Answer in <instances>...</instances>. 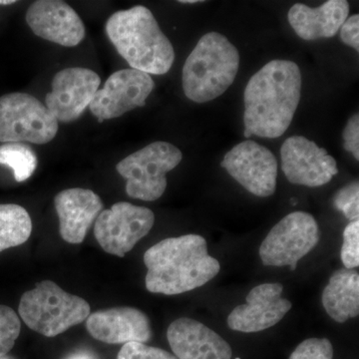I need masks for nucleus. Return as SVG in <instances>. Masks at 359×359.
<instances>
[{"mask_svg": "<svg viewBox=\"0 0 359 359\" xmlns=\"http://www.w3.org/2000/svg\"><path fill=\"white\" fill-rule=\"evenodd\" d=\"M32 231V218L25 208L0 204V252L25 244Z\"/></svg>", "mask_w": 359, "mask_h": 359, "instance_id": "nucleus-21", "label": "nucleus"}, {"mask_svg": "<svg viewBox=\"0 0 359 359\" xmlns=\"http://www.w3.org/2000/svg\"><path fill=\"white\" fill-rule=\"evenodd\" d=\"M14 0H0V6H11V4H15Z\"/></svg>", "mask_w": 359, "mask_h": 359, "instance_id": "nucleus-31", "label": "nucleus"}, {"mask_svg": "<svg viewBox=\"0 0 359 359\" xmlns=\"http://www.w3.org/2000/svg\"><path fill=\"white\" fill-rule=\"evenodd\" d=\"M100 84V77L88 68H65L52 80L51 92L45 97L46 108L57 121H76L89 108Z\"/></svg>", "mask_w": 359, "mask_h": 359, "instance_id": "nucleus-12", "label": "nucleus"}, {"mask_svg": "<svg viewBox=\"0 0 359 359\" xmlns=\"http://www.w3.org/2000/svg\"><path fill=\"white\" fill-rule=\"evenodd\" d=\"M348 13L346 0H328L318 8L294 4L290 7L287 18L297 36L311 41L334 37L348 18Z\"/></svg>", "mask_w": 359, "mask_h": 359, "instance_id": "nucleus-19", "label": "nucleus"}, {"mask_svg": "<svg viewBox=\"0 0 359 359\" xmlns=\"http://www.w3.org/2000/svg\"><path fill=\"white\" fill-rule=\"evenodd\" d=\"M59 219V233L65 242L81 244L90 226L103 210L97 194L88 189L72 188L62 191L54 199Z\"/></svg>", "mask_w": 359, "mask_h": 359, "instance_id": "nucleus-18", "label": "nucleus"}, {"mask_svg": "<svg viewBox=\"0 0 359 359\" xmlns=\"http://www.w3.org/2000/svg\"><path fill=\"white\" fill-rule=\"evenodd\" d=\"M221 167L252 195L266 198L276 192L278 162L268 148L257 142L238 144L224 155Z\"/></svg>", "mask_w": 359, "mask_h": 359, "instance_id": "nucleus-11", "label": "nucleus"}, {"mask_svg": "<svg viewBox=\"0 0 359 359\" xmlns=\"http://www.w3.org/2000/svg\"><path fill=\"white\" fill-rule=\"evenodd\" d=\"M26 22L40 39L65 47L81 43L85 26L76 11L60 0H39L28 7Z\"/></svg>", "mask_w": 359, "mask_h": 359, "instance_id": "nucleus-15", "label": "nucleus"}, {"mask_svg": "<svg viewBox=\"0 0 359 359\" xmlns=\"http://www.w3.org/2000/svg\"><path fill=\"white\" fill-rule=\"evenodd\" d=\"M86 327L92 337L109 344H145L152 337L148 316L140 309L129 306L91 313Z\"/></svg>", "mask_w": 359, "mask_h": 359, "instance_id": "nucleus-16", "label": "nucleus"}, {"mask_svg": "<svg viewBox=\"0 0 359 359\" xmlns=\"http://www.w3.org/2000/svg\"><path fill=\"white\" fill-rule=\"evenodd\" d=\"M280 283H263L254 287L247 304L233 309L228 316V325L236 332H259L273 327L292 309V302L283 299Z\"/></svg>", "mask_w": 359, "mask_h": 359, "instance_id": "nucleus-14", "label": "nucleus"}, {"mask_svg": "<svg viewBox=\"0 0 359 359\" xmlns=\"http://www.w3.org/2000/svg\"><path fill=\"white\" fill-rule=\"evenodd\" d=\"M301 91V70L292 61L273 60L257 71L245 89V138L283 136L294 119Z\"/></svg>", "mask_w": 359, "mask_h": 359, "instance_id": "nucleus-1", "label": "nucleus"}, {"mask_svg": "<svg viewBox=\"0 0 359 359\" xmlns=\"http://www.w3.org/2000/svg\"><path fill=\"white\" fill-rule=\"evenodd\" d=\"M346 269H354L359 266V221L351 222L344 231V244L340 252Z\"/></svg>", "mask_w": 359, "mask_h": 359, "instance_id": "nucleus-25", "label": "nucleus"}, {"mask_svg": "<svg viewBox=\"0 0 359 359\" xmlns=\"http://www.w3.org/2000/svg\"><path fill=\"white\" fill-rule=\"evenodd\" d=\"M340 39L347 46L353 47L359 51V15L353 14L347 18L344 25L340 27Z\"/></svg>", "mask_w": 359, "mask_h": 359, "instance_id": "nucleus-29", "label": "nucleus"}, {"mask_svg": "<svg viewBox=\"0 0 359 359\" xmlns=\"http://www.w3.org/2000/svg\"><path fill=\"white\" fill-rule=\"evenodd\" d=\"M0 165L13 169L14 178L20 183L34 173L37 157L33 149L25 143H4L0 146Z\"/></svg>", "mask_w": 359, "mask_h": 359, "instance_id": "nucleus-22", "label": "nucleus"}, {"mask_svg": "<svg viewBox=\"0 0 359 359\" xmlns=\"http://www.w3.org/2000/svg\"><path fill=\"white\" fill-rule=\"evenodd\" d=\"M332 205L349 221H358L359 217V183L351 182L334 194Z\"/></svg>", "mask_w": 359, "mask_h": 359, "instance_id": "nucleus-24", "label": "nucleus"}, {"mask_svg": "<svg viewBox=\"0 0 359 359\" xmlns=\"http://www.w3.org/2000/svg\"><path fill=\"white\" fill-rule=\"evenodd\" d=\"M320 230L316 219L306 212H294L280 219L271 229L259 247L264 266H290L297 264L318 245Z\"/></svg>", "mask_w": 359, "mask_h": 359, "instance_id": "nucleus-8", "label": "nucleus"}, {"mask_svg": "<svg viewBox=\"0 0 359 359\" xmlns=\"http://www.w3.org/2000/svg\"><path fill=\"white\" fill-rule=\"evenodd\" d=\"M20 330V316L9 306H0V359L13 349Z\"/></svg>", "mask_w": 359, "mask_h": 359, "instance_id": "nucleus-23", "label": "nucleus"}, {"mask_svg": "<svg viewBox=\"0 0 359 359\" xmlns=\"http://www.w3.org/2000/svg\"><path fill=\"white\" fill-rule=\"evenodd\" d=\"M180 4H198V2H203L199 1V0H181V1H179Z\"/></svg>", "mask_w": 359, "mask_h": 359, "instance_id": "nucleus-32", "label": "nucleus"}, {"mask_svg": "<svg viewBox=\"0 0 359 359\" xmlns=\"http://www.w3.org/2000/svg\"><path fill=\"white\" fill-rule=\"evenodd\" d=\"M168 341L178 359H231L230 344L200 321L181 318L168 328Z\"/></svg>", "mask_w": 359, "mask_h": 359, "instance_id": "nucleus-17", "label": "nucleus"}, {"mask_svg": "<svg viewBox=\"0 0 359 359\" xmlns=\"http://www.w3.org/2000/svg\"><path fill=\"white\" fill-rule=\"evenodd\" d=\"M116 50L132 69L166 74L175 60L173 45L147 7L137 6L113 13L105 25Z\"/></svg>", "mask_w": 359, "mask_h": 359, "instance_id": "nucleus-3", "label": "nucleus"}, {"mask_svg": "<svg viewBox=\"0 0 359 359\" xmlns=\"http://www.w3.org/2000/svg\"><path fill=\"white\" fill-rule=\"evenodd\" d=\"M240 67L238 49L226 36L210 32L202 36L187 58L182 73L184 93L195 103H205L230 88Z\"/></svg>", "mask_w": 359, "mask_h": 359, "instance_id": "nucleus-4", "label": "nucleus"}, {"mask_svg": "<svg viewBox=\"0 0 359 359\" xmlns=\"http://www.w3.org/2000/svg\"><path fill=\"white\" fill-rule=\"evenodd\" d=\"M18 313L30 330L47 337L63 334L90 316L88 302L51 280L39 283L21 297Z\"/></svg>", "mask_w": 359, "mask_h": 359, "instance_id": "nucleus-5", "label": "nucleus"}, {"mask_svg": "<svg viewBox=\"0 0 359 359\" xmlns=\"http://www.w3.org/2000/svg\"><path fill=\"white\" fill-rule=\"evenodd\" d=\"M66 359H98L96 358V355H94L93 353H89V351H77V353H73L72 355H70L69 358Z\"/></svg>", "mask_w": 359, "mask_h": 359, "instance_id": "nucleus-30", "label": "nucleus"}, {"mask_svg": "<svg viewBox=\"0 0 359 359\" xmlns=\"http://www.w3.org/2000/svg\"><path fill=\"white\" fill-rule=\"evenodd\" d=\"M146 287L153 294L174 295L203 287L219 273L221 264L208 252L199 235L168 238L144 255Z\"/></svg>", "mask_w": 359, "mask_h": 359, "instance_id": "nucleus-2", "label": "nucleus"}, {"mask_svg": "<svg viewBox=\"0 0 359 359\" xmlns=\"http://www.w3.org/2000/svg\"><path fill=\"white\" fill-rule=\"evenodd\" d=\"M182 159L183 154L176 146L157 141L123 159L116 170L127 180L129 197L153 202L162 197L167 188V173Z\"/></svg>", "mask_w": 359, "mask_h": 359, "instance_id": "nucleus-6", "label": "nucleus"}, {"mask_svg": "<svg viewBox=\"0 0 359 359\" xmlns=\"http://www.w3.org/2000/svg\"><path fill=\"white\" fill-rule=\"evenodd\" d=\"M117 359H178L164 349L146 346L142 342L124 344L118 353Z\"/></svg>", "mask_w": 359, "mask_h": 359, "instance_id": "nucleus-27", "label": "nucleus"}, {"mask_svg": "<svg viewBox=\"0 0 359 359\" xmlns=\"http://www.w3.org/2000/svg\"><path fill=\"white\" fill-rule=\"evenodd\" d=\"M154 224V212L148 208L116 203L97 217L94 235L106 252L123 257L150 233Z\"/></svg>", "mask_w": 359, "mask_h": 359, "instance_id": "nucleus-9", "label": "nucleus"}, {"mask_svg": "<svg viewBox=\"0 0 359 359\" xmlns=\"http://www.w3.org/2000/svg\"><path fill=\"white\" fill-rule=\"evenodd\" d=\"M154 87V80L147 73L132 68L116 71L103 88L96 92L90 103V111L99 123L121 117L129 111L145 106Z\"/></svg>", "mask_w": 359, "mask_h": 359, "instance_id": "nucleus-10", "label": "nucleus"}, {"mask_svg": "<svg viewBox=\"0 0 359 359\" xmlns=\"http://www.w3.org/2000/svg\"><path fill=\"white\" fill-rule=\"evenodd\" d=\"M344 147L346 151L351 152L355 158L359 160V116L358 113L351 116L344 127Z\"/></svg>", "mask_w": 359, "mask_h": 359, "instance_id": "nucleus-28", "label": "nucleus"}, {"mask_svg": "<svg viewBox=\"0 0 359 359\" xmlns=\"http://www.w3.org/2000/svg\"><path fill=\"white\" fill-rule=\"evenodd\" d=\"M325 311L337 323H344L359 313V275L355 269L334 271L323 292Z\"/></svg>", "mask_w": 359, "mask_h": 359, "instance_id": "nucleus-20", "label": "nucleus"}, {"mask_svg": "<svg viewBox=\"0 0 359 359\" xmlns=\"http://www.w3.org/2000/svg\"><path fill=\"white\" fill-rule=\"evenodd\" d=\"M334 347L327 339H309L302 341L290 359H332Z\"/></svg>", "mask_w": 359, "mask_h": 359, "instance_id": "nucleus-26", "label": "nucleus"}, {"mask_svg": "<svg viewBox=\"0 0 359 359\" xmlns=\"http://www.w3.org/2000/svg\"><path fill=\"white\" fill-rule=\"evenodd\" d=\"M58 121L46 106L22 92L0 97V142L43 145L55 138Z\"/></svg>", "mask_w": 359, "mask_h": 359, "instance_id": "nucleus-7", "label": "nucleus"}, {"mask_svg": "<svg viewBox=\"0 0 359 359\" xmlns=\"http://www.w3.org/2000/svg\"><path fill=\"white\" fill-rule=\"evenodd\" d=\"M282 169L290 183L316 188L330 183L339 173L337 161L327 150L302 136L283 142Z\"/></svg>", "mask_w": 359, "mask_h": 359, "instance_id": "nucleus-13", "label": "nucleus"}]
</instances>
